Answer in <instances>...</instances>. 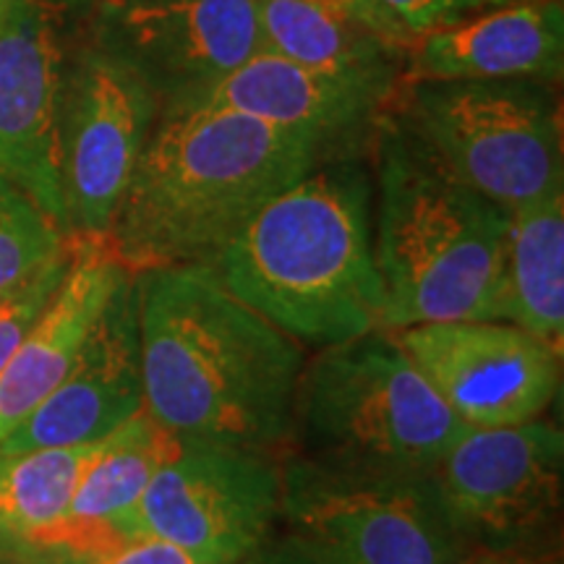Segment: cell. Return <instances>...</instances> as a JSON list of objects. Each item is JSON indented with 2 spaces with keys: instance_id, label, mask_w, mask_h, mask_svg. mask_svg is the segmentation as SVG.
I'll return each mask as SVG.
<instances>
[{
  "instance_id": "obj_10",
  "label": "cell",
  "mask_w": 564,
  "mask_h": 564,
  "mask_svg": "<svg viewBox=\"0 0 564 564\" xmlns=\"http://www.w3.org/2000/svg\"><path fill=\"white\" fill-rule=\"evenodd\" d=\"M160 100L121 53H84L63 82L61 186L68 236L108 238L147 141Z\"/></svg>"
},
{
  "instance_id": "obj_5",
  "label": "cell",
  "mask_w": 564,
  "mask_h": 564,
  "mask_svg": "<svg viewBox=\"0 0 564 564\" xmlns=\"http://www.w3.org/2000/svg\"><path fill=\"white\" fill-rule=\"evenodd\" d=\"M465 423L387 329L319 348L293 403L299 455L361 468L432 470Z\"/></svg>"
},
{
  "instance_id": "obj_21",
  "label": "cell",
  "mask_w": 564,
  "mask_h": 564,
  "mask_svg": "<svg viewBox=\"0 0 564 564\" xmlns=\"http://www.w3.org/2000/svg\"><path fill=\"white\" fill-rule=\"evenodd\" d=\"M100 442L0 453V533L32 544L66 518Z\"/></svg>"
},
{
  "instance_id": "obj_1",
  "label": "cell",
  "mask_w": 564,
  "mask_h": 564,
  "mask_svg": "<svg viewBox=\"0 0 564 564\" xmlns=\"http://www.w3.org/2000/svg\"><path fill=\"white\" fill-rule=\"evenodd\" d=\"M144 408L181 436L291 442L303 345L246 306L209 264L133 274Z\"/></svg>"
},
{
  "instance_id": "obj_8",
  "label": "cell",
  "mask_w": 564,
  "mask_h": 564,
  "mask_svg": "<svg viewBox=\"0 0 564 564\" xmlns=\"http://www.w3.org/2000/svg\"><path fill=\"white\" fill-rule=\"evenodd\" d=\"M280 502L272 449L183 436L116 531L171 541L207 564H241L274 531Z\"/></svg>"
},
{
  "instance_id": "obj_14",
  "label": "cell",
  "mask_w": 564,
  "mask_h": 564,
  "mask_svg": "<svg viewBox=\"0 0 564 564\" xmlns=\"http://www.w3.org/2000/svg\"><path fill=\"white\" fill-rule=\"evenodd\" d=\"M144 408L139 288L123 274L63 382L0 442V453L100 442Z\"/></svg>"
},
{
  "instance_id": "obj_18",
  "label": "cell",
  "mask_w": 564,
  "mask_h": 564,
  "mask_svg": "<svg viewBox=\"0 0 564 564\" xmlns=\"http://www.w3.org/2000/svg\"><path fill=\"white\" fill-rule=\"evenodd\" d=\"M262 51L308 66H384L405 55L371 0H253ZM398 66V63H394Z\"/></svg>"
},
{
  "instance_id": "obj_25",
  "label": "cell",
  "mask_w": 564,
  "mask_h": 564,
  "mask_svg": "<svg viewBox=\"0 0 564 564\" xmlns=\"http://www.w3.org/2000/svg\"><path fill=\"white\" fill-rule=\"evenodd\" d=\"M61 564H207L186 549L154 535H123L84 554H58Z\"/></svg>"
},
{
  "instance_id": "obj_28",
  "label": "cell",
  "mask_w": 564,
  "mask_h": 564,
  "mask_svg": "<svg viewBox=\"0 0 564 564\" xmlns=\"http://www.w3.org/2000/svg\"><path fill=\"white\" fill-rule=\"evenodd\" d=\"M535 564H562V562H560V556L546 554V556H539V560H535Z\"/></svg>"
},
{
  "instance_id": "obj_11",
  "label": "cell",
  "mask_w": 564,
  "mask_h": 564,
  "mask_svg": "<svg viewBox=\"0 0 564 564\" xmlns=\"http://www.w3.org/2000/svg\"><path fill=\"white\" fill-rule=\"evenodd\" d=\"M387 333L465 426L541 419L560 394L562 348L507 319L429 322Z\"/></svg>"
},
{
  "instance_id": "obj_17",
  "label": "cell",
  "mask_w": 564,
  "mask_h": 564,
  "mask_svg": "<svg viewBox=\"0 0 564 564\" xmlns=\"http://www.w3.org/2000/svg\"><path fill=\"white\" fill-rule=\"evenodd\" d=\"M74 238V259L51 306L0 369V442L63 382L84 337L126 270L105 238Z\"/></svg>"
},
{
  "instance_id": "obj_9",
  "label": "cell",
  "mask_w": 564,
  "mask_h": 564,
  "mask_svg": "<svg viewBox=\"0 0 564 564\" xmlns=\"http://www.w3.org/2000/svg\"><path fill=\"white\" fill-rule=\"evenodd\" d=\"M432 478L470 552L533 554L562 514V426L544 419L468 426L432 465Z\"/></svg>"
},
{
  "instance_id": "obj_27",
  "label": "cell",
  "mask_w": 564,
  "mask_h": 564,
  "mask_svg": "<svg viewBox=\"0 0 564 564\" xmlns=\"http://www.w3.org/2000/svg\"><path fill=\"white\" fill-rule=\"evenodd\" d=\"M535 554H510V552H470L455 564H535Z\"/></svg>"
},
{
  "instance_id": "obj_3",
  "label": "cell",
  "mask_w": 564,
  "mask_h": 564,
  "mask_svg": "<svg viewBox=\"0 0 564 564\" xmlns=\"http://www.w3.org/2000/svg\"><path fill=\"white\" fill-rule=\"evenodd\" d=\"M209 267L299 343L327 348L384 329L371 183L356 162H316L253 212Z\"/></svg>"
},
{
  "instance_id": "obj_29",
  "label": "cell",
  "mask_w": 564,
  "mask_h": 564,
  "mask_svg": "<svg viewBox=\"0 0 564 564\" xmlns=\"http://www.w3.org/2000/svg\"><path fill=\"white\" fill-rule=\"evenodd\" d=\"M505 3H514V0H489L491 9H494V6H505Z\"/></svg>"
},
{
  "instance_id": "obj_23",
  "label": "cell",
  "mask_w": 564,
  "mask_h": 564,
  "mask_svg": "<svg viewBox=\"0 0 564 564\" xmlns=\"http://www.w3.org/2000/svg\"><path fill=\"white\" fill-rule=\"evenodd\" d=\"M70 259H74V238L68 236L66 249L55 253L51 262L42 264L24 282H19L13 291L0 295V369L51 306L66 278Z\"/></svg>"
},
{
  "instance_id": "obj_4",
  "label": "cell",
  "mask_w": 564,
  "mask_h": 564,
  "mask_svg": "<svg viewBox=\"0 0 564 564\" xmlns=\"http://www.w3.org/2000/svg\"><path fill=\"white\" fill-rule=\"evenodd\" d=\"M507 212L444 167L403 123L379 139L373 259L384 329L507 319Z\"/></svg>"
},
{
  "instance_id": "obj_22",
  "label": "cell",
  "mask_w": 564,
  "mask_h": 564,
  "mask_svg": "<svg viewBox=\"0 0 564 564\" xmlns=\"http://www.w3.org/2000/svg\"><path fill=\"white\" fill-rule=\"evenodd\" d=\"M66 243V232L30 196L0 175V295L51 262Z\"/></svg>"
},
{
  "instance_id": "obj_7",
  "label": "cell",
  "mask_w": 564,
  "mask_h": 564,
  "mask_svg": "<svg viewBox=\"0 0 564 564\" xmlns=\"http://www.w3.org/2000/svg\"><path fill=\"white\" fill-rule=\"evenodd\" d=\"M280 520L350 564H455L470 554L444 512L432 470L288 457Z\"/></svg>"
},
{
  "instance_id": "obj_19",
  "label": "cell",
  "mask_w": 564,
  "mask_h": 564,
  "mask_svg": "<svg viewBox=\"0 0 564 564\" xmlns=\"http://www.w3.org/2000/svg\"><path fill=\"white\" fill-rule=\"evenodd\" d=\"M507 322L562 348L564 192L507 212Z\"/></svg>"
},
{
  "instance_id": "obj_15",
  "label": "cell",
  "mask_w": 564,
  "mask_h": 564,
  "mask_svg": "<svg viewBox=\"0 0 564 564\" xmlns=\"http://www.w3.org/2000/svg\"><path fill=\"white\" fill-rule=\"evenodd\" d=\"M392 87L394 63L324 68L259 51L188 108L232 110L329 141L369 121Z\"/></svg>"
},
{
  "instance_id": "obj_24",
  "label": "cell",
  "mask_w": 564,
  "mask_h": 564,
  "mask_svg": "<svg viewBox=\"0 0 564 564\" xmlns=\"http://www.w3.org/2000/svg\"><path fill=\"white\" fill-rule=\"evenodd\" d=\"M394 37L408 47L423 34L455 24L470 13L491 9L489 0H371Z\"/></svg>"
},
{
  "instance_id": "obj_20",
  "label": "cell",
  "mask_w": 564,
  "mask_h": 564,
  "mask_svg": "<svg viewBox=\"0 0 564 564\" xmlns=\"http://www.w3.org/2000/svg\"><path fill=\"white\" fill-rule=\"evenodd\" d=\"M183 436L141 408L105 436L84 470L66 523L112 525L139 502L154 474L181 449Z\"/></svg>"
},
{
  "instance_id": "obj_12",
  "label": "cell",
  "mask_w": 564,
  "mask_h": 564,
  "mask_svg": "<svg viewBox=\"0 0 564 564\" xmlns=\"http://www.w3.org/2000/svg\"><path fill=\"white\" fill-rule=\"evenodd\" d=\"M118 51L144 76L160 116L188 108L262 51L253 0H108Z\"/></svg>"
},
{
  "instance_id": "obj_26",
  "label": "cell",
  "mask_w": 564,
  "mask_h": 564,
  "mask_svg": "<svg viewBox=\"0 0 564 564\" xmlns=\"http://www.w3.org/2000/svg\"><path fill=\"white\" fill-rule=\"evenodd\" d=\"M241 564H350L293 531L270 533Z\"/></svg>"
},
{
  "instance_id": "obj_13",
  "label": "cell",
  "mask_w": 564,
  "mask_h": 564,
  "mask_svg": "<svg viewBox=\"0 0 564 564\" xmlns=\"http://www.w3.org/2000/svg\"><path fill=\"white\" fill-rule=\"evenodd\" d=\"M63 55L45 0H11L0 17V175L66 232L61 186Z\"/></svg>"
},
{
  "instance_id": "obj_30",
  "label": "cell",
  "mask_w": 564,
  "mask_h": 564,
  "mask_svg": "<svg viewBox=\"0 0 564 564\" xmlns=\"http://www.w3.org/2000/svg\"><path fill=\"white\" fill-rule=\"evenodd\" d=\"M9 3H11V0H0V17H3L6 9H9Z\"/></svg>"
},
{
  "instance_id": "obj_6",
  "label": "cell",
  "mask_w": 564,
  "mask_h": 564,
  "mask_svg": "<svg viewBox=\"0 0 564 564\" xmlns=\"http://www.w3.org/2000/svg\"><path fill=\"white\" fill-rule=\"evenodd\" d=\"M403 126L444 167L514 212L564 192L562 112L549 82H408Z\"/></svg>"
},
{
  "instance_id": "obj_16",
  "label": "cell",
  "mask_w": 564,
  "mask_h": 564,
  "mask_svg": "<svg viewBox=\"0 0 564 564\" xmlns=\"http://www.w3.org/2000/svg\"><path fill=\"white\" fill-rule=\"evenodd\" d=\"M564 61L560 0H514L423 34L405 51V82L533 79L554 84Z\"/></svg>"
},
{
  "instance_id": "obj_2",
  "label": "cell",
  "mask_w": 564,
  "mask_h": 564,
  "mask_svg": "<svg viewBox=\"0 0 564 564\" xmlns=\"http://www.w3.org/2000/svg\"><path fill=\"white\" fill-rule=\"evenodd\" d=\"M324 144L232 110L165 112L105 241L131 274L212 264L253 212L312 171Z\"/></svg>"
}]
</instances>
